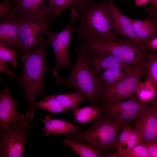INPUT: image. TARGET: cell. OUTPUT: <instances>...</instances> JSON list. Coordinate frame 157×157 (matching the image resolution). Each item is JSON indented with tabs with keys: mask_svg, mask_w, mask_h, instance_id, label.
Segmentation results:
<instances>
[{
	"mask_svg": "<svg viewBox=\"0 0 157 157\" xmlns=\"http://www.w3.org/2000/svg\"><path fill=\"white\" fill-rule=\"evenodd\" d=\"M152 0H135V4L138 6H142L151 2Z\"/></svg>",
	"mask_w": 157,
	"mask_h": 157,
	"instance_id": "cell-36",
	"label": "cell"
},
{
	"mask_svg": "<svg viewBox=\"0 0 157 157\" xmlns=\"http://www.w3.org/2000/svg\"><path fill=\"white\" fill-rule=\"evenodd\" d=\"M49 44L47 38H44L34 51L27 53H18V56L22 62L23 69L22 74L16 76L15 79L18 81L19 85L24 89L25 95L21 101H27L30 106L26 115V119L30 121L34 118L37 96L40 95L44 98L45 95L44 79L47 72H51L45 58L46 49Z\"/></svg>",
	"mask_w": 157,
	"mask_h": 157,
	"instance_id": "cell-1",
	"label": "cell"
},
{
	"mask_svg": "<svg viewBox=\"0 0 157 157\" xmlns=\"http://www.w3.org/2000/svg\"><path fill=\"white\" fill-rule=\"evenodd\" d=\"M146 80L157 91V53L151 52L146 56Z\"/></svg>",
	"mask_w": 157,
	"mask_h": 157,
	"instance_id": "cell-25",
	"label": "cell"
},
{
	"mask_svg": "<svg viewBox=\"0 0 157 157\" xmlns=\"http://www.w3.org/2000/svg\"><path fill=\"white\" fill-rule=\"evenodd\" d=\"M145 47L148 49L157 51V36L143 42Z\"/></svg>",
	"mask_w": 157,
	"mask_h": 157,
	"instance_id": "cell-35",
	"label": "cell"
},
{
	"mask_svg": "<svg viewBox=\"0 0 157 157\" xmlns=\"http://www.w3.org/2000/svg\"><path fill=\"white\" fill-rule=\"evenodd\" d=\"M131 20L135 34L141 41L143 42L157 36V24L151 18Z\"/></svg>",
	"mask_w": 157,
	"mask_h": 157,
	"instance_id": "cell-18",
	"label": "cell"
},
{
	"mask_svg": "<svg viewBox=\"0 0 157 157\" xmlns=\"http://www.w3.org/2000/svg\"><path fill=\"white\" fill-rule=\"evenodd\" d=\"M149 103L137 98L116 102H101L99 106L103 113L123 124L135 123L143 109Z\"/></svg>",
	"mask_w": 157,
	"mask_h": 157,
	"instance_id": "cell-10",
	"label": "cell"
},
{
	"mask_svg": "<svg viewBox=\"0 0 157 157\" xmlns=\"http://www.w3.org/2000/svg\"><path fill=\"white\" fill-rule=\"evenodd\" d=\"M33 127L26 119L19 122H12L6 130L1 131L0 157H29L25 154L24 147L29 140V129Z\"/></svg>",
	"mask_w": 157,
	"mask_h": 157,
	"instance_id": "cell-7",
	"label": "cell"
},
{
	"mask_svg": "<svg viewBox=\"0 0 157 157\" xmlns=\"http://www.w3.org/2000/svg\"><path fill=\"white\" fill-rule=\"evenodd\" d=\"M76 19L79 25L72 28V33L77 35L78 40L97 37L106 40L118 41L120 39L113 30L110 9L107 0L99 2L87 0L77 8Z\"/></svg>",
	"mask_w": 157,
	"mask_h": 157,
	"instance_id": "cell-2",
	"label": "cell"
},
{
	"mask_svg": "<svg viewBox=\"0 0 157 157\" xmlns=\"http://www.w3.org/2000/svg\"><path fill=\"white\" fill-rule=\"evenodd\" d=\"M19 41V25L16 15L4 18L0 22V42L17 48Z\"/></svg>",
	"mask_w": 157,
	"mask_h": 157,
	"instance_id": "cell-16",
	"label": "cell"
},
{
	"mask_svg": "<svg viewBox=\"0 0 157 157\" xmlns=\"http://www.w3.org/2000/svg\"><path fill=\"white\" fill-rule=\"evenodd\" d=\"M78 9L76 7L71 8L70 19L68 26L63 31L54 33L47 29L45 32L47 39L51 44L55 58L53 67L51 69L54 77L59 76L58 72L65 67L71 69L72 67L69 62L68 49L72 32V24L76 19Z\"/></svg>",
	"mask_w": 157,
	"mask_h": 157,
	"instance_id": "cell-8",
	"label": "cell"
},
{
	"mask_svg": "<svg viewBox=\"0 0 157 157\" xmlns=\"http://www.w3.org/2000/svg\"><path fill=\"white\" fill-rule=\"evenodd\" d=\"M35 106L54 113L69 112L70 110L64 107L51 95H45L44 99L39 101H36Z\"/></svg>",
	"mask_w": 157,
	"mask_h": 157,
	"instance_id": "cell-23",
	"label": "cell"
},
{
	"mask_svg": "<svg viewBox=\"0 0 157 157\" xmlns=\"http://www.w3.org/2000/svg\"><path fill=\"white\" fill-rule=\"evenodd\" d=\"M77 56L75 63L68 76L62 79L59 76L56 82L69 89L74 88L79 90L87 97L92 106H99L104 89L99 76L91 69L88 62L87 53L78 45L76 48Z\"/></svg>",
	"mask_w": 157,
	"mask_h": 157,
	"instance_id": "cell-3",
	"label": "cell"
},
{
	"mask_svg": "<svg viewBox=\"0 0 157 157\" xmlns=\"http://www.w3.org/2000/svg\"><path fill=\"white\" fill-rule=\"evenodd\" d=\"M140 139L138 134L134 129H133L125 144L126 147L122 150L130 149L140 144Z\"/></svg>",
	"mask_w": 157,
	"mask_h": 157,
	"instance_id": "cell-31",
	"label": "cell"
},
{
	"mask_svg": "<svg viewBox=\"0 0 157 157\" xmlns=\"http://www.w3.org/2000/svg\"><path fill=\"white\" fill-rule=\"evenodd\" d=\"M17 101L11 96L9 89L4 88L0 94V127L1 131L6 130L12 122H19L24 119V115L19 113L16 106Z\"/></svg>",
	"mask_w": 157,
	"mask_h": 157,
	"instance_id": "cell-13",
	"label": "cell"
},
{
	"mask_svg": "<svg viewBox=\"0 0 157 157\" xmlns=\"http://www.w3.org/2000/svg\"><path fill=\"white\" fill-rule=\"evenodd\" d=\"M17 15L19 35L17 49L23 53H30L39 45L49 26L54 20L41 15Z\"/></svg>",
	"mask_w": 157,
	"mask_h": 157,
	"instance_id": "cell-6",
	"label": "cell"
},
{
	"mask_svg": "<svg viewBox=\"0 0 157 157\" xmlns=\"http://www.w3.org/2000/svg\"><path fill=\"white\" fill-rule=\"evenodd\" d=\"M149 103L155 104L157 106V91H156V94L154 97Z\"/></svg>",
	"mask_w": 157,
	"mask_h": 157,
	"instance_id": "cell-37",
	"label": "cell"
},
{
	"mask_svg": "<svg viewBox=\"0 0 157 157\" xmlns=\"http://www.w3.org/2000/svg\"><path fill=\"white\" fill-rule=\"evenodd\" d=\"M132 129L130 124H122L121 133L118 136L116 144V147L117 148L119 155L123 149L124 146L125 145Z\"/></svg>",
	"mask_w": 157,
	"mask_h": 157,
	"instance_id": "cell-29",
	"label": "cell"
},
{
	"mask_svg": "<svg viewBox=\"0 0 157 157\" xmlns=\"http://www.w3.org/2000/svg\"><path fill=\"white\" fill-rule=\"evenodd\" d=\"M87 0H51L55 20L61 12L69 8H78L84 4Z\"/></svg>",
	"mask_w": 157,
	"mask_h": 157,
	"instance_id": "cell-26",
	"label": "cell"
},
{
	"mask_svg": "<svg viewBox=\"0 0 157 157\" xmlns=\"http://www.w3.org/2000/svg\"><path fill=\"white\" fill-rule=\"evenodd\" d=\"M51 96L58 101L64 107L70 110L78 108L80 104L82 101H88L86 96L80 91L77 90L70 93Z\"/></svg>",
	"mask_w": 157,
	"mask_h": 157,
	"instance_id": "cell-22",
	"label": "cell"
},
{
	"mask_svg": "<svg viewBox=\"0 0 157 157\" xmlns=\"http://www.w3.org/2000/svg\"><path fill=\"white\" fill-rule=\"evenodd\" d=\"M64 146H67L72 149L82 157H100L102 156L101 152L93 147L91 144H86L79 141L64 139Z\"/></svg>",
	"mask_w": 157,
	"mask_h": 157,
	"instance_id": "cell-21",
	"label": "cell"
},
{
	"mask_svg": "<svg viewBox=\"0 0 157 157\" xmlns=\"http://www.w3.org/2000/svg\"><path fill=\"white\" fill-rule=\"evenodd\" d=\"M87 53V60L91 69L99 76L109 69L131 66L124 63L117 57L106 53L97 51Z\"/></svg>",
	"mask_w": 157,
	"mask_h": 157,
	"instance_id": "cell-15",
	"label": "cell"
},
{
	"mask_svg": "<svg viewBox=\"0 0 157 157\" xmlns=\"http://www.w3.org/2000/svg\"><path fill=\"white\" fill-rule=\"evenodd\" d=\"M157 106L149 103L142 110L135 122L134 129L138 134L140 144L147 145L155 142Z\"/></svg>",
	"mask_w": 157,
	"mask_h": 157,
	"instance_id": "cell-11",
	"label": "cell"
},
{
	"mask_svg": "<svg viewBox=\"0 0 157 157\" xmlns=\"http://www.w3.org/2000/svg\"><path fill=\"white\" fill-rule=\"evenodd\" d=\"M155 134H156V141H157V119L156 124L155 128Z\"/></svg>",
	"mask_w": 157,
	"mask_h": 157,
	"instance_id": "cell-38",
	"label": "cell"
},
{
	"mask_svg": "<svg viewBox=\"0 0 157 157\" xmlns=\"http://www.w3.org/2000/svg\"><path fill=\"white\" fill-rule=\"evenodd\" d=\"M133 66L117 67L104 71L99 76L104 88L114 85L124 78L129 74Z\"/></svg>",
	"mask_w": 157,
	"mask_h": 157,
	"instance_id": "cell-19",
	"label": "cell"
},
{
	"mask_svg": "<svg viewBox=\"0 0 157 157\" xmlns=\"http://www.w3.org/2000/svg\"><path fill=\"white\" fill-rule=\"evenodd\" d=\"M44 126L42 130L46 136L52 134L73 133L81 130V127L68 121L58 118H52L48 115L42 119Z\"/></svg>",
	"mask_w": 157,
	"mask_h": 157,
	"instance_id": "cell-17",
	"label": "cell"
},
{
	"mask_svg": "<svg viewBox=\"0 0 157 157\" xmlns=\"http://www.w3.org/2000/svg\"><path fill=\"white\" fill-rule=\"evenodd\" d=\"M108 3L112 28L114 34L129 40L142 48L148 49L143 42L136 36L132 27L131 19L124 15L118 8L113 0H107Z\"/></svg>",
	"mask_w": 157,
	"mask_h": 157,
	"instance_id": "cell-12",
	"label": "cell"
},
{
	"mask_svg": "<svg viewBox=\"0 0 157 157\" xmlns=\"http://www.w3.org/2000/svg\"><path fill=\"white\" fill-rule=\"evenodd\" d=\"M156 91L147 80L144 82H139L135 91L137 98L144 103H149L154 97Z\"/></svg>",
	"mask_w": 157,
	"mask_h": 157,
	"instance_id": "cell-24",
	"label": "cell"
},
{
	"mask_svg": "<svg viewBox=\"0 0 157 157\" xmlns=\"http://www.w3.org/2000/svg\"><path fill=\"white\" fill-rule=\"evenodd\" d=\"M122 157H149L147 148L146 145L140 144L132 148L122 150L119 154Z\"/></svg>",
	"mask_w": 157,
	"mask_h": 157,
	"instance_id": "cell-28",
	"label": "cell"
},
{
	"mask_svg": "<svg viewBox=\"0 0 157 157\" xmlns=\"http://www.w3.org/2000/svg\"><path fill=\"white\" fill-rule=\"evenodd\" d=\"M8 63L7 61L0 60V71L5 72L11 78H15L16 76L14 74V71L8 68Z\"/></svg>",
	"mask_w": 157,
	"mask_h": 157,
	"instance_id": "cell-33",
	"label": "cell"
},
{
	"mask_svg": "<svg viewBox=\"0 0 157 157\" xmlns=\"http://www.w3.org/2000/svg\"><path fill=\"white\" fill-rule=\"evenodd\" d=\"M18 53L15 48L0 42V60L9 62L12 67L15 68L18 65L16 60Z\"/></svg>",
	"mask_w": 157,
	"mask_h": 157,
	"instance_id": "cell-27",
	"label": "cell"
},
{
	"mask_svg": "<svg viewBox=\"0 0 157 157\" xmlns=\"http://www.w3.org/2000/svg\"><path fill=\"white\" fill-rule=\"evenodd\" d=\"M12 1L13 7V14L15 15H41L54 20L51 0H12Z\"/></svg>",
	"mask_w": 157,
	"mask_h": 157,
	"instance_id": "cell-14",
	"label": "cell"
},
{
	"mask_svg": "<svg viewBox=\"0 0 157 157\" xmlns=\"http://www.w3.org/2000/svg\"><path fill=\"white\" fill-rule=\"evenodd\" d=\"M146 73V65L140 63L133 65L129 74L124 78L104 88L101 102H116L137 98L135 91L137 85Z\"/></svg>",
	"mask_w": 157,
	"mask_h": 157,
	"instance_id": "cell-9",
	"label": "cell"
},
{
	"mask_svg": "<svg viewBox=\"0 0 157 157\" xmlns=\"http://www.w3.org/2000/svg\"><path fill=\"white\" fill-rule=\"evenodd\" d=\"M12 0H4L0 4V18H5L15 15L13 13Z\"/></svg>",
	"mask_w": 157,
	"mask_h": 157,
	"instance_id": "cell-30",
	"label": "cell"
},
{
	"mask_svg": "<svg viewBox=\"0 0 157 157\" xmlns=\"http://www.w3.org/2000/svg\"><path fill=\"white\" fill-rule=\"evenodd\" d=\"M78 43L87 53L97 51L106 53L129 65L140 63L146 65V57L149 53L125 38L113 41L91 37L78 40Z\"/></svg>",
	"mask_w": 157,
	"mask_h": 157,
	"instance_id": "cell-5",
	"label": "cell"
},
{
	"mask_svg": "<svg viewBox=\"0 0 157 157\" xmlns=\"http://www.w3.org/2000/svg\"><path fill=\"white\" fill-rule=\"evenodd\" d=\"M76 122L84 124L96 120L103 112L99 106L91 105L71 109Z\"/></svg>",
	"mask_w": 157,
	"mask_h": 157,
	"instance_id": "cell-20",
	"label": "cell"
},
{
	"mask_svg": "<svg viewBox=\"0 0 157 157\" xmlns=\"http://www.w3.org/2000/svg\"><path fill=\"white\" fill-rule=\"evenodd\" d=\"M148 13V18H152V20L157 24V0H152L149 6L145 9Z\"/></svg>",
	"mask_w": 157,
	"mask_h": 157,
	"instance_id": "cell-32",
	"label": "cell"
},
{
	"mask_svg": "<svg viewBox=\"0 0 157 157\" xmlns=\"http://www.w3.org/2000/svg\"><path fill=\"white\" fill-rule=\"evenodd\" d=\"M87 130L66 134V138L87 142L101 152L109 151L116 147L122 124L103 112Z\"/></svg>",
	"mask_w": 157,
	"mask_h": 157,
	"instance_id": "cell-4",
	"label": "cell"
},
{
	"mask_svg": "<svg viewBox=\"0 0 157 157\" xmlns=\"http://www.w3.org/2000/svg\"><path fill=\"white\" fill-rule=\"evenodd\" d=\"M145 145L147 148L149 157H157V141Z\"/></svg>",
	"mask_w": 157,
	"mask_h": 157,
	"instance_id": "cell-34",
	"label": "cell"
}]
</instances>
